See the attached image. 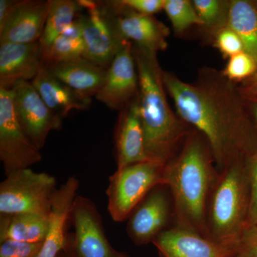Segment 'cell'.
<instances>
[{"instance_id": "obj_1", "label": "cell", "mask_w": 257, "mask_h": 257, "mask_svg": "<svg viewBox=\"0 0 257 257\" xmlns=\"http://www.w3.org/2000/svg\"><path fill=\"white\" fill-rule=\"evenodd\" d=\"M163 82L177 115L204 137L220 172L257 152L256 130L243 96L222 72L204 67L195 82L187 83L163 71Z\"/></svg>"}, {"instance_id": "obj_2", "label": "cell", "mask_w": 257, "mask_h": 257, "mask_svg": "<svg viewBox=\"0 0 257 257\" xmlns=\"http://www.w3.org/2000/svg\"><path fill=\"white\" fill-rule=\"evenodd\" d=\"M133 55L138 72L139 113L147 159L166 165L189 136L187 124L174 112L167 101L157 54L135 45Z\"/></svg>"}, {"instance_id": "obj_3", "label": "cell", "mask_w": 257, "mask_h": 257, "mask_svg": "<svg viewBox=\"0 0 257 257\" xmlns=\"http://www.w3.org/2000/svg\"><path fill=\"white\" fill-rule=\"evenodd\" d=\"M213 162L209 147L194 133L165 168V186L172 192L178 226L207 238L208 202L216 179Z\"/></svg>"}, {"instance_id": "obj_4", "label": "cell", "mask_w": 257, "mask_h": 257, "mask_svg": "<svg viewBox=\"0 0 257 257\" xmlns=\"http://www.w3.org/2000/svg\"><path fill=\"white\" fill-rule=\"evenodd\" d=\"M242 160L233 161L216 177L208 205V237L231 249L246 229L249 204Z\"/></svg>"}, {"instance_id": "obj_5", "label": "cell", "mask_w": 257, "mask_h": 257, "mask_svg": "<svg viewBox=\"0 0 257 257\" xmlns=\"http://www.w3.org/2000/svg\"><path fill=\"white\" fill-rule=\"evenodd\" d=\"M165 165L148 161L116 170L109 177L106 194L113 220L128 219L152 189L165 186Z\"/></svg>"}, {"instance_id": "obj_6", "label": "cell", "mask_w": 257, "mask_h": 257, "mask_svg": "<svg viewBox=\"0 0 257 257\" xmlns=\"http://www.w3.org/2000/svg\"><path fill=\"white\" fill-rule=\"evenodd\" d=\"M57 181L31 169L16 171L0 184V214L36 213L49 215Z\"/></svg>"}, {"instance_id": "obj_7", "label": "cell", "mask_w": 257, "mask_h": 257, "mask_svg": "<svg viewBox=\"0 0 257 257\" xmlns=\"http://www.w3.org/2000/svg\"><path fill=\"white\" fill-rule=\"evenodd\" d=\"M69 221L73 234H68V247L73 257H130L110 244L104 232L102 219L96 204L89 198L77 195Z\"/></svg>"}, {"instance_id": "obj_8", "label": "cell", "mask_w": 257, "mask_h": 257, "mask_svg": "<svg viewBox=\"0 0 257 257\" xmlns=\"http://www.w3.org/2000/svg\"><path fill=\"white\" fill-rule=\"evenodd\" d=\"M42 156L22 128L15 113L12 89L0 87V160L6 176L30 168Z\"/></svg>"}, {"instance_id": "obj_9", "label": "cell", "mask_w": 257, "mask_h": 257, "mask_svg": "<svg viewBox=\"0 0 257 257\" xmlns=\"http://www.w3.org/2000/svg\"><path fill=\"white\" fill-rule=\"evenodd\" d=\"M88 15L79 17L82 25L83 57L107 69L124 40L120 37L114 23L100 5L89 0L79 1Z\"/></svg>"}, {"instance_id": "obj_10", "label": "cell", "mask_w": 257, "mask_h": 257, "mask_svg": "<svg viewBox=\"0 0 257 257\" xmlns=\"http://www.w3.org/2000/svg\"><path fill=\"white\" fill-rule=\"evenodd\" d=\"M11 89L19 122L34 145L41 150L49 134L60 130L62 118L51 110L31 82L21 81Z\"/></svg>"}, {"instance_id": "obj_11", "label": "cell", "mask_w": 257, "mask_h": 257, "mask_svg": "<svg viewBox=\"0 0 257 257\" xmlns=\"http://www.w3.org/2000/svg\"><path fill=\"white\" fill-rule=\"evenodd\" d=\"M139 77L133 46L124 40L106 74L96 99L113 110H121L138 99Z\"/></svg>"}, {"instance_id": "obj_12", "label": "cell", "mask_w": 257, "mask_h": 257, "mask_svg": "<svg viewBox=\"0 0 257 257\" xmlns=\"http://www.w3.org/2000/svg\"><path fill=\"white\" fill-rule=\"evenodd\" d=\"M103 9L109 15L120 37L134 42L137 46L157 53L167 47L170 30L152 15L140 14L119 1L106 3Z\"/></svg>"}, {"instance_id": "obj_13", "label": "cell", "mask_w": 257, "mask_h": 257, "mask_svg": "<svg viewBox=\"0 0 257 257\" xmlns=\"http://www.w3.org/2000/svg\"><path fill=\"white\" fill-rule=\"evenodd\" d=\"M163 187L152 189L128 217L126 231L135 244L152 243L165 231L170 219V204Z\"/></svg>"}, {"instance_id": "obj_14", "label": "cell", "mask_w": 257, "mask_h": 257, "mask_svg": "<svg viewBox=\"0 0 257 257\" xmlns=\"http://www.w3.org/2000/svg\"><path fill=\"white\" fill-rule=\"evenodd\" d=\"M152 243L162 257H234L229 246L180 226L162 231Z\"/></svg>"}, {"instance_id": "obj_15", "label": "cell", "mask_w": 257, "mask_h": 257, "mask_svg": "<svg viewBox=\"0 0 257 257\" xmlns=\"http://www.w3.org/2000/svg\"><path fill=\"white\" fill-rule=\"evenodd\" d=\"M50 0H24L0 28V42L31 44L40 41L45 30Z\"/></svg>"}, {"instance_id": "obj_16", "label": "cell", "mask_w": 257, "mask_h": 257, "mask_svg": "<svg viewBox=\"0 0 257 257\" xmlns=\"http://www.w3.org/2000/svg\"><path fill=\"white\" fill-rule=\"evenodd\" d=\"M42 65L40 42H0V87L11 89L21 81L32 82Z\"/></svg>"}, {"instance_id": "obj_17", "label": "cell", "mask_w": 257, "mask_h": 257, "mask_svg": "<svg viewBox=\"0 0 257 257\" xmlns=\"http://www.w3.org/2000/svg\"><path fill=\"white\" fill-rule=\"evenodd\" d=\"M79 186L78 179L70 177L56 190L49 214L46 238L38 257H57L67 247L69 234L66 228Z\"/></svg>"}, {"instance_id": "obj_18", "label": "cell", "mask_w": 257, "mask_h": 257, "mask_svg": "<svg viewBox=\"0 0 257 257\" xmlns=\"http://www.w3.org/2000/svg\"><path fill=\"white\" fill-rule=\"evenodd\" d=\"M115 147L116 170L149 161L138 99L121 111L115 134Z\"/></svg>"}, {"instance_id": "obj_19", "label": "cell", "mask_w": 257, "mask_h": 257, "mask_svg": "<svg viewBox=\"0 0 257 257\" xmlns=\"http://www.w3.org/2000/svg\"><path fill=\"white\" fill-rule=\"evenodd\" d=\"M42 66L79 95L90 99L102 87L106 74V69L84 57Z\"/></svg>"}, {"instance_id": "obj_20", "label": "cell", "mask_w": 257, "mask_h": 257, "mask_svg": "<svg viewBox=\"0 0 257 257\" xmlns=\"http://www.w3.org/2000/svg\"><path fill=\"white\" fill-rule=\"evenodd\" d=\"M31 82L51 110L62 118L74 109L85 110L90 106V99L79 95L42 65Z\"/></svg>"}, {"instance_id": "obj_21", "label": "cell", "mask_w": 257, "mask_h": 257, "mask_svg": "<svg viewBox=\"0 0 257 257\" xmlns=\"http://www.w3.org/2000/svg\"><path fill=\"white\" fill-rule=\"evenodd\" d=\"M49 215L36 213L0 214V242L7 240L42 243L48 230Z\"/></svg>"}, {"instance_id": "obj_22", "label": "cell", "mask_w": 257, "mask_h": 257, "mask_svg": "<svg viewBox=\"0 0 257 257\" xmlns=\"http://www.w3.org/2000/svg\"><path fill=\"white\" fill-rule=\"evenodd\" d=\"M257 62V0H231L228 25Z\"/></svg>"}, {"instance_id": "obj_23", "label": "cell", "mask_w": 257, "mask_h": 257, "mask_svg": "<svg viewBox=\"0 0 257 257\" xmlns=\"http://www.w3.org/2000/svg\"><path fill=\"white\" fill-rule=\"evenodd\" d=\"M80 9L79 1L50 0L45 30L39 41L41 51L48 48L72 25Z\"/></svg>"}, {"instance_id": "obj_24", "label": "cell", "mask_w": 257, "mask_h": 257, "mask_svg": "<svg viewBox=\"0 0 257 257\" xmlns=\"http://www.w3.org/2000/svg\"><path fill=\"white\" fill-rule=\"evenodd\" d=\"M202 28L214 37L221 30L226 28L230 1L226 0H193Z\"/></svg>"}, {"instance_id": "obj_25", "label": "cell", "mask_w": 257, "mask_h": 257, "mask_svg": "<svg viewBox=\"0 0 257 257\" xmlns=\"http://www.w3.org/2000/svg\"><path fill=\"white\" fill-rule=\"evenodd\" d=\"M82 39L72 40L60 35L46 50L41 51L42 65L61 63L83 57Z\"/></svg>"}, {"instance_id": "obj_26", "label": "cell", "mask_w": 257, "mask_h": 257, "mask_svg": "<svg viewBox=\"0 0 257 257\" xmlns=\"http://www.w3.org/2000/svg\"><path fill=\"white\" fill-rule=\"evenodd\" d=\"M176 33L182 34L196 25L202 27L192 1L189 0H165L164 9Z\"/></svg>"}, {"instance_id": "obj_27", "label": "cell", "mask_w": 257, "mask_h": 257, "mask_svg": "<svg viewBox=\"0 0 257 257\" xmlns=\"http://www.w3.org/2000/svg\"><path fill=\"white\" fill-rule=\"evenodd\" d=\"M256 70V61L246 52H242L229 58L222 73L231 82H242Z\"/></svg>"}, {"instance_id": "obj_28", "label": "cell", "mask_w": 257, "mask_h": 257, "mask_svg": "<svg viewBox=\"0 0 257 257\" xmlns=\"http://www.w3.org/2000/svg\"><path fill=\"white\" fill-rule=\"evenodd\" d=\"M249 181V204L246 228L257 225V152L246 159Z\"/></svg>"}, {"instance_id": "obj_29", "label": "cell", "mask_w": 257, "mask_h": 257, "mask_svg": "<svg viewBox=\"0 0 257 257\" xmlns=\"http://www.w3.org/2000/svg\"><path fill=\"white\" fill-rule=\"evenodd\" d=\"M214 38L215 47L226 58H230L244 52V47L241 39L229 27L221 30Z\"/></svg>"}, {"instance_id": "obj_30", "label": "cell", "mask_w": 257, "mask_h": 257, "mask_svg": "<svg viewBox=\"0 0 257 257\" xmlns=\"http://www.w3.org/2000/svg\"><path fill=\"white\" fill-rule=\"evenodd\" d=\"M42 243H27L7 240L0 242V257H38Z\"/></svg>"}, {"instance_id": "obj_31", "label": "cell", "mask_w": 257, "mask_h": 257, "mask_svg": "<svg viewBox=\"0 0 257 257\" xmlns=\"http://www.w3.org/2000/svg\"><path fill=\"white\" fill-rule=\"evenodd\" d=\"M232 249L234 257H257V225L243 230Z\"/></svg>"}, {"instance_id": "obj_32", "label": "cell", "mask_w": 257, "mask_h": 257, "mask_svg": "<svg viewBox=\"0 0 257 257\" xmlns=\"http://www.w3.org/2000/svg\"><path fill=\"white\" fill-rule=\"evenodd\" d=\"M121 5L140 14L152 15L164 9L165 0H121Z\"/></svg>"}, {"instance_id": "obj_33", "label": "cell", "mask_w": 257, "mask_h": 257, "mask_svg": "<svg viewBox=\"0 0 257 257\" xmlns=\"http://www.w3.org/2000/svg\"><path fill=\"white\" fill-rule=\"evenodd\" d=\"M238 88L243 96H257V70L251 77L243 81Z\"/></svg>"}, {"instance_id": "obj_34", "label": "cell", "mask_w": 257, "mask_h": 257, "mask_svg": "<svg viewBox=\"0 0 257 257\" xmlns=\"http://www.w3.org/2000/svg\"><path fill=\"white\" fill-rule=\"evenodd\" d=\"M18 2L19 0H0V28L3 26Z\"/></svg>"}, {"instance_id": "obj_35", "label": "cell", "mask_w": 257, "mask_h": 257, "mask_svg": "<svg viewBox=\"0 0 257 257\" xmlns=\"http://www.w3.org/2000/svg\"><path fill=\"white\" fill-rule=\"evenodd\" d=\"M242 96L248 114L257 131V96Z\"/></svg>"}, {"instance_id": "obj_36", "label": "cell", "mask_w": 257, "mask_h": 257, "mask_svg": "<svg viewBox=\"0 0 257 257\" xmlns=\"http://www.w3.org/2000/svg\"><path fill=\"white\" fill-rule=\"evenodd\" d=\"M57 257H73L68 247V243H67V247L64 248L63 251H62Z\"/></svg>"}, {"instance_id": "obj_37", "label": "cell", "mask_w": 257, "mask_h": 257, "mask_svg": "<svg viewBox=\"0 0 257 257\" xmlns=\"http://www.w3.org/2000/svg\"><path fill=\"white\" fill-rule=\"evenodd\" d=\"M160 257H162V256H160Z\"/></svg>"}]
</instances>
